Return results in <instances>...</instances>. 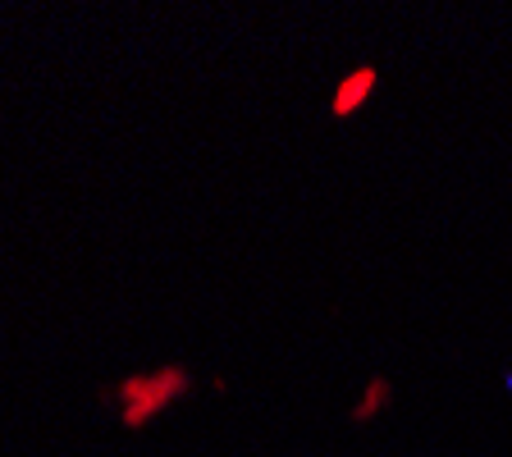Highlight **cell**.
I'll return each mask as SVG.
<instances>
[{"label": "cell", "instance_id": "3", "mask_svg": "<svg viewBox=\"0 0 512 457\" xmlns=\"http://www.w3.org/2000/svg\"><path fill=\"white\" fill-rule=\"evenodd\" d=\"M389 403H394V384L384 380V375H371V380H366V389H362V398L352 403V421H357V426H371V421Z\"/></svg>", "mask_w": 512, "mask_h": 457}, {"label": "cell", "instance_id": "2", "mask_svg": "<svg viewBox=\"0 0 512 457\" xmlns=\"http://www.w3.org/2000/svg\"><path fill=\"white\" fill-rule=\"evenodd\" d=\"M375 83H380V74H375V64H362V69H352V74L339 78V87H334L330 96V115L334 119H352L357 110L371 101Z\"/></svg>", "mask_w": 512, "mask_h": 457}, {"label": "cell", "instance_id": "1", "mask_svg": "<svg viewBox=\"0 0 512 457\" xmlns=\"http://www.w3.org/2000/svg\"><path fill=\"white\" fill-rule=\"evenodd\" d=\"M192 389V375L183 366H160L147 375H128L115 389L119 398V426L124 430H142L147 421H156L165 407H174L183 394Z\"/></svg>", "mask_w": 512, "mask_h": 457}]
</instances>
